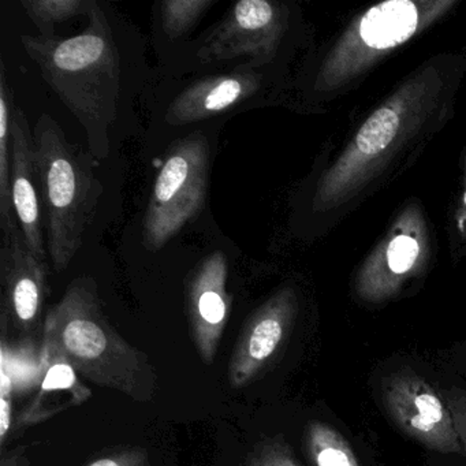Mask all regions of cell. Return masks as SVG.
<instances>
[{
    "label": "cell",
    "instance_id": "6da1fadb",
    "mask_svg": "<svg viewBox=\"0 0 466 466\" xmlns=\"http://www.w3.org/2000/svg\"><path fill=\"white\" fill-rule=\"evenodd\" d=\"M88 17L77 36H21V43L43 80L83 125L92 157L102 160L110 154V129L118 114L121 59L99 4Z\"/></svg>",
    "mask_w": 466,
    "mask_h": 466
},
{
    "label": "cell",
    "instance_id": "7a4b0ae2",
    "mask_svg": "<svg viewBox=\"0 0 466 466\" xmlns=\"http://www.w3.org/2000/svg\"><path fill=\"white\" fill-rule=\"evenodd\" d=\"M45 342L97 386L136 400H152L157 392V373L148 357L108 323L91 278L73 280L51 308L45 319Z\"/></svg>",
    "mask_w": 466,
    "mask_h": 466
},
{
    "label": "cell",
    "instance_id": "3957f363",
    "mask_svg": "<svg viewBox=\"0 0 466 466\" xmlns=\"http://www.w3.org/2000/svg\"><path fill=\"white\" fill-rule=\"evenodd\" d=\"M34 138L48 255L56 271L62 272L83 247L103 187L88 155L69 143L50 114L37 119Z\"/></svg>",
    "mask_w": 466,
    "mask_h": 466
},
{
    "label": "cell",
    "instance_id": "277c9868",
    "mask_svg": "<svg viewBox=\"0 0 466 466\" xmlns=\"http://www.w3.org/2000/svg\"><path fill=\"white\" fill-rule=\"evenodd\" d=\"M209 144L203 135L177 141L166 155L155 179L146 218L144 244L162 249L206 206L209 184Z\"/></svg>",
    "mask_w": 466,
    "mask_h": 466
},
{
    "label": "cell",
    "instance_id": "5b68a950",
    "mask_svg": "<svg viewBox=\"0 0 466 466\" xmlns=\"http://www.w3.org/2000/svg\"><path fill=\"white\" fill-rule=\"evenodd\" d=\"M383 403L395 424L414 441L443 454H463L446 402L413 370L394 373L387 380Z\"/></svg>",
    "mask_w": 466,
    "mask_h": 466
},
{
    "label": "cell",
    "instance_id": "8992f818",
    "mask_svg": "<svg viewBox=\"0 0 466 466\" xmlns=\"http://www.w3.org/2000/svg\"><path fill=\"white\" fill-rule=\"evenodd\" d=\"M280 10L267 0H241L209 32L200 48L201 61L249 58L253 66L271 59L280 34Z\"/></svg>",
    "mask_w": 466,
    "mask_h": 466
},
{
    "label": "cell",
    "instance_id": "52a82bcc",
    "mask_svg": "<svg viewBox=\"0 0 466 466\" xmlns=\"http://www.w3.org/2000/svg\"><path fill=\"white\" fill-rule=\"evenodd\" d=\"M47 275V264L35 258L20 226L4 234L0 248V279L4 288L2 315L23 334H32L42 323Z\"/></svg>",
    "mask_w": 466,
    "mask_h": 466
},
{
    "label": "cell",
    "instance_id": "ba28073f",
    "mask_svg": "<svg viewBox=\"0 0 466 466\" xmlns=\"http://www.w3.org/2000/svg\"><path fill=\"white\" fill-rule=\"evenodd\" d=\"M294 318L291 294L279 293L256 309L239 332L228 362V383L244 389L260 378L288 340Z\"/></svg>",
    "mask_w": 466,
    "mask_h": 466
},
{
    "label": "cell",
    "instance_id": "9c48e42d",
    "mask_svg": "<svg viewBox=\"0 0 466 466\" xmlns=\"http://www.w3.org/2000/svg\"><path fill=\"white\" fill-rule=\"evenodd\" d=\"M228 258L217 250L198 263L187 280V320L196 349L207 365L214 362L228 320Z\"/></svg>",
    "mask_w": 466,
    "mask_h": 466
},
{
    "label": "cell",
    "instance_id": "30bf717a",
    "mask_svg": "<svg viewBox=\"0 0 466 466\" xmlns=\"http://www.w3.org/2000/svg\"><path fill=\"white\" fill-rule=\"evenodd\" d=\"M13 168L12 190L15 217L24 238L37 260L47 264L45 241V219L37 184L34 133L25 113L15 108L12 127ZM48 266V264H47Z\"/></svg>",
    "mask_w": 466,
    "mask_h": 466
},
{
    "label": "cell",
    "instance_id": "8fae6325",
    "mask_svg": "<svg viewBox=\"0 0 466 466\" xmlns=\"http://www.w3.org/2000/svg\"><path fill=\"white\" fill-rule=\"evenodd\" d=\"M260 86V76L252 70L209 76L190 84L171 102L166 121L174 127L206 121L252 99Z\"/></svg>",
    "mask_w": 466,
    "mask_h": 466
},
{
    "label": "cell",
    "instance_id": "7c38bea8",
    "mask_svg": "<svg viewBox=\"0 0 466 466\" xmlns=\"http://www.w3.org/2000/svg\"><path fill=\"white\" fill-rule=\"evenodd\" d=\"M43 378L39 392L29 403L18 425H31L48 419L70 406H77L91 397V391L81 383L77 370L53 346L45 342L43 348Z\"/></svg>",
    "mask_w": 466,
    "mask_h": 466
},
{
    "label": "cell",
    "instance_id": "4fadbf2b",
    "mask_svg": "<svg viewBox=\"0 0 466 466\" xmlns=\"http://www.w3.org/2000/svg\"><path fill=\"white\" fill-rule=\"evenodd\" d=\"M416 28V6L409 0H391L367 13L360 34L370 47L386 50L406 42Z\"/></svg>",
    "mask_w": 466,
    "mask_h": 466
},
{
    "label": "cell",
    "instance_id": "5bb4252c",
    "mask_svg": "<svg viewBox=\"0 0 466 466\" xmlns=\"http://www.w3.org/2000/svg\"><path fill=\"white\" fill-rule=\"evenodd\" d=\"M15 92L7 81L6 66L0 61V228L4 234L18 228L13 204L12 127L15 114Z\"/></svg>",
    "mask_w": 466,
    "mask_h": 466
},
{
    "label": "cell",
    "instance_id": "9a60e30c",
    "mask_svg": "<svg viewBox=\"0 0 466 466\" xmlns=\"http://www.w3.org/2000/svg\"><path fill=\"white\" fill-rule=\"evenodd\" d=\"M95 0H23L21 6L29 20L39 29L43 39L56 37V24L66 23L78 15H89L96 6Z\"/></svg>",
    "mask_w": 466,
    "mask_h": 466
},
{
    "label": "cell",
    "instance_id": "2e32d148",
    "mask_svg": "<svg viewBox=\"0 0 466 466\" xmlns=\"http://www.w3.org/2000/svg\"><path fill=\"white\" fill-rule=\"evenodd\" d=\"M307 449L315 466H360L348 441L324 422L308 425Z\"/></svg>",
    "mask_w": 466,
    "mask_h": 466
},
{
    "label": "cell",
    "instance_id": "e0dca14e",
    "mask_svg": "<svg viewBox=\"0 0 466 466\" xmlns=\"http://www.w3.org/2000/svg\"><path fill=\"white\" fill-rule=\"evenodd\" d=\"M217 0H166L160 4V18L165 34L170 39L185 36L198 25Z\"/></svg>",
    "mask_w": 466,
    "mask_h": 466
},
{
    "label": "cell",
    "instance_id": "ac0fdd59",
    "mask_svg": "<svg viewBox=\"0 0 466 466\" xmlns=\"http://www.w3.org/2000/svg\"><path fill=\"white\" fill-rule=\"evenodd\" d=\"M400 127L397 113L391 108H380L373 113L360 129L356 146L364 155H376L389 147Z\"/></svg>",
    "mask_w": 466,
    "mask_h": 466
},
{
    "label": "cell",
    "instance_id": "d6986e66",
    "mask_svg": "<svg viewBox=\"0 0 466 466\" xmlns=\"http://www.w3.org/2000/svg\"><path fill=\"white\" fill-rule=\"evenodd\" d=\"M244 466H299L290 446L282 439L261 441Z\"/></svg>",
    "mask_w": 466,
    "mask_h": 466
},
{
    "label": "cell",
    "instance_id": "ffe728a7",
    "mask_svg": "<svg viewBox=\"0 0 466 466\" xmlns=\"http://www.w3.org/2000/svg\"><path fill=\"white\" fill-rule=\"evenodd\" d=\"M419 255V245L410 237L400 236L390 244L389 267L394 274L409 271Z\"/></svg>",
    "mask_w": 466,
    "mask_h": 466
},
{
    "label": "cell",
    "instance_id": "44dd1931",
    "mask_svg": "<svg viewBox=\"0 0 466 466\" xmlns=\"http://www.w3.org/2000/svg\"><path fill=\"white\" fill-rule=\"evenodd\" d=\"M443 400L454 421L455 432L466 455V391L460 389L446 390Z\"/></svg>",
    "mask_w": 466,
    "mask_h": 466
},
{
    "label": "cell",
    "instance_id": "7402d4cb",
    "mask_svg": "<svg viewBox=\"0 0 466 466\" xmlns=\"http://www.w3.org/2000/svg\"><path fill=\"white\" fill-rule=\"evenodd\" d=\"M88 466H149L146 450L130 449L94 461Z\"/></svg>",
    "mask_w": 466,
    "mask_h": 466
},
{
    "label": "cell",
    "instance_id": "603a6c76",
    "mask_svg": "<svg viewBox=\"0 0 466 466\" xmlns=\"http://www.w3.org/2000/svg\"><path fill=\"white\" fill-rule=\"evenodd\" d=\"M12 428V400L10 395L0 394V439L5 444L7 432Z\"/></svg>",
    "mask_w": 466,
    "mask_h": 466
},
{
    "label": "cell",
    "instance_id": "cb8c5ba5",
    "mask_svg": "<svg viewBox=\"0 0 466 466\" xmlns=\"http://www.w3.org/2000/svg\"><path fill=\"white\" fill-rule=\"evenodd\" d=\"M23 452V449H17L7 455H4L0 466H29L28 460H26Z\"/></svg>",
    "mask_w": 466,
    "mask_h": 466
},
{
    "label": "cell",
    "instance_id": "d4e9b609",
    "mask_svg": "<svg viewBox=\"0 0 466 466\" xmlns=\"http://www.w3.org/2000/svg\"><path fill=\"white\" fill-rule=\"evenodd\" d=\"M465 204H466V193H465Z\"/></svg>",
    "mask_w": 466,
    "mask_h": 466
}]
</instances>
